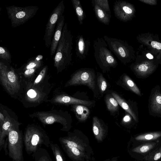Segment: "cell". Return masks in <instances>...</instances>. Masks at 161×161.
<instances>
[{
	"instance_id": "ab89813d",
	"label": "cell",
	"mask_w": 161,
	"mask_h": 161,
	"mask_svg": "<svg viewBox=\"0 0 161 161\" xmlns=\"http://www.w3.org/2000/svg\"><path fill=\"white\" fill-rule=\"evenodd\" d=\"M130 119V118L129 115H126L124 118L123 120L125 122H127L129 121Z\"/></svg>"
},
{
	"instance_id": "3957f363",
	"label": "cell",
	"mask_w": 161,
	"mask_h": 161,
	"mask_svg": "<svg viewBox=\"0 0 161 161\" xmlns=\"http://www.w3.org/2000/svg\"><path fill=\"white\" fill-rule=\"evenodd\" d=\"M95 58L103 72L115 68L118 62L111 51L108 48L106 42L102 38H98L93 45Z\"/></svg>"
},
{
	"instance_id": "7a4b0ae2",
	"label": "cell",
	"mask_w": 161,
	"mask_h": 161,
	"mask_svg": "<svg viewBox=\"0 0 161 161\" xmlns=\"http://www.w3.org/2000/svg\"><path fill=\"white\" fill-rule=\"evenodd\" d=\"M24 144L27 154L36 152L42 146L48 147L51 142L46 132L41 127L34 125L27 126L23 136Z\"/></svg>"
},
{
	"instance_id": "30bf717a",
	"label": "cell",
	"mask_w": 161,
	"mask_h": 161,
	"mask_svg": "<svg viewBox=\"0 0 161 161\" xmlns=\"http://www.w3.org/2000/svg\"><path fill=\"white\" fill-rule=\"evenodd\" d=\"M32 115L33 117H37L44 125L58 123L63 125L62 130H65L67 128V121L65 117L59 112H37Z\"/></svg>"
},
{
	"instance_id": "4dcf8cb0",
	"label": "cell",
	"mask_w": 161,
	"mask_h": 161,
	"mask_svg": "<svg viewBox=\"0 0 161 161\" xmlns=\"http://www.w3.org/2000/svg\"><path fill=\"white\" fill-rule=\"evenodd\" d=\"M0 58L7 61L10 60L11 58L10 53L6 47L0 46Z\"/></svg>"
},
{
	"instance_id": "5bb4252c",
	"label": "cell",
	"mask_w": 161,
	"mask_h": 161,
	"mask_svg": "<svg viewBox=\"0 0 161 161\" xmlns=\"http://www.w3.org/2000/svg\"><path fill=\"white\" fill-rule=\"evenodd\" d=\"M64 21V17L63 15L58 20L52 37L50 48L51 56L53 55L56 53L58 45L62 36L63 30L65 24Z\"/></svg>"
},
{
	"instance_id": "52a82bcc",
	"label": "cell",
	"mask_w": 161,
	"mask_h": 161,
	"mask_svg": "<svg viewBox=\"0 0 161 161\" xmlns=\"http://www.w3.org/2000/svg\"><path fill=\"white\" fill-rule=\"evenodd\" d=\"M95 74L93 69L85 68L80 69L74 73L65 86L84 85L94 90L96 87Z\"/></svg>"
},
{
	"instance_id": "cb8c5ba5",
	"label": "cell",
	"mask_w": 161,
	"mask_h": 161,
	"mask_svg": "<svg viewBox=\"0 0 161 161\" xmlns=\"http://www.w3.org/2000/svg\"><path fill=\"white\" fill-rule=\"evenodd\" d=\"M72 2L75 10L80 25L83 24V21L86 18V14L83 11L80 2L79 0H72Z\"/></svg>"
},
{
	"instance_id": "60d3db41",
	"label": "cell",
	"mask_w": 161,
	"mask_h": 161,
	"mask_svg": "<svg viewBox=\"0 0 161 161\" xmlns=\"http://www.w3.org/2000/svg\"><path fill=\"white\" fill-rule=\"evenodd\" d=\"M146 56L147 58L150 59H152L153 58V55L150 53H147L146 54Z\"/></svg>"
},
{
	"instance_id": "484cf974",
	"label": "cell",
	"mask_w": 161,
	"mask_h": 161,
	"mask_svg": "<svg viewBox=\"0 0 161 161\" xmlns=\"http://www.w3.org/2000/svg\"><path fill=\"white\" fill-rule=\"evenodd\" d=\"M50 146L55 161H65L62 151L57 144L51 142Z\"/></svg>"
},
{
	"instance_id": "d4e9b609",
	"label": "cell",
	"mask_w": 161,
	"mask_h": 161,
	"mask_svg": "<svg viewBox=\"0 0 161 161\" xmlns=\"http://www.w3.org/2000/svg\"><path fill=\"white\" fill-rule=\"evenodd\" d=\"M105 103L108 109L111 113L117 112L119 109V104L111 95H108L105 97Z\"/></svg>"
},
{
	"instance_id": "f1b7e54d",
	"label": "cell",
	"mask_w": 161,
	"mask_h": 161,
	"mask_svg": "<svg viewBox=\"0 0 161 161\" xmlns=\"http://www.w3.org/2000/svg\"><path fill=\"white\" fill-rule=\"evenodd\" d=\"M97 78L98 89L100 92L103 93L106 90L107 87L106 80L100 73H97Z\"/></svg>"
},
{
	"instance_id": "d6a6232c",
	"label": "cell",
	"mask_w": 161,
	"mask_h": 161,
	"mask_svg": "<svg viewBox=\"0 0 161 161\" xmlns=\"http://www.w3.org/2000/svg\"><path fill=\"white\" fill-rule=\"evenodd\" d=\"M47 68V66L46 65L42 69L35 80L34 85L37 84L42 80L45 75Z\"/></svg>"
},
{
	"instance_id": "7402d4cb",
	"label": "cell",
	"mask_w": 161,
	"mask_h": 161,
	"mask_svg": "<svg viewBox=\"0 0 161 161\" xmlns=\"http://www.w3.org/2000/svg\"><path fill=\"white\" fill-rule=\"evenodd\" d=\"M34 161H53L47 151L40 148L32 154Z\"/></svg>"
},
{
	"instance_id": "8fae6325",
	"label": "cell",
	"mask_w": 161,
	"mask_h": 161,
	"mask_svg": "<svg viewBox=\"0 0 161 161\" xmlns=\"http://www.w3.org/2000/svg\"><path fill=\"white\" fill-rule=\"evenodd\" d=\"M18 125L19 124L17 122L13 120L8 116H6L4 122L0 124V151L3 149L5 155H8V137L9 131L11 128Z\"/></svg>"
},
{
	"instance_id": "f546056e",
	"label": "cell",
	"mask_w": 161,
	"mask_h": 161,
	"mask_svg": "<svg viewBox=\"0 0 161 161\" xmlns=\"http://www.w3.org/2000/svg\"><path fill=\"white\" fill-rule=\"evenodd\" d=\"M103 10L111 15V11L108 0H93Z\"/></svg>"
},
{
	"instance_id": "5b68a950",
	"label": "cell",
	"mask_w": 161,
	"mask_h": 161,
	"mask_svg": "<svg viewBox=\"0 0 161 161\" xmlns=\"http://www.w3.org/2000/svg\"><path fill=\"white\" fill-rule=\"evenodd\" d=\"M39 9L36 6L6 7L7 14L13 28L23 25L33 17Z\"/></svg>"
},
{
	"instance_id": "74e56055",
	"label": "cell",
	"mask_w": 161,
	"mask_h": 161,
	"mask_svg": "<svg viewBox=\"0 0 161 161\" xmlns=\"http://www.w3.org/2000/svg\"><path fill=\"white\" fill-rule=\"evenodd\" d=\"M5 117L0 112V124H3L5 120Z\"/></svg>"
},
{
	"instance_id": "7c38bea8",
	"label": "cell",
	"mask_w": 161,
	"mask_h": 161,
	"mask_svg": "<svg viewBox=\"0 0 161 161\" xmlns=\"http://www.w3.org/2000/svg\"><path fill=\"white\" fill-rule=\"evenodd\" d=\"M130 4L121 0H116L113 6L115 17L120 21L126 22L132 16L133 11Z\"/></svg>"
},
{
	"instance_id": "4316f807",
	"label": "cell",
	"mask_w": 161,
	"mask_h": 161,
	"mask_svg": "<svg viewBox=\"0 0 161 161\" xmlns=\"http://www.w3.org/2000/svg\"><path fill=\"white\" fill-rule=\"evenodd\" d=\"M161 136V132H157L147 133L138 136L135 139L140 141H148L154 140Z\"/></svg>"
},
{
	"instance_id": "83f0119b",
	"label": "cell",
	"mask_w": 161,
	"mask_h": 161,
	"mask_svg": "<svg viewBox=\"0 0 161 161\" xmlns=\"http://www.w3.org/2000/svg\"><path fill=\"white\" fill-rule=\"evenodd\" d=\"M43 56L39 55L36 56L35 58L29 61L25 65L24 70L25 71L32 68H38L41 66L42 64V59Z\"/></svg>"
},
{
	"instance_id": "2e32d148",
	"label": "cell",
	"mask_w": 161,
	"mask_h": 161,
	"mask_svg": "<svg viewBox=\"0 0 161 161\" xmlns=\"http://www.w3.org/2000/svg\"><path fill=\"white\" fill-rule=\"evenodd\" d=\"M92 3L97 19L100 22L106 25L110 23L111 15L103 10L97 4L92 0Z\"/></svg>"
},
{
	"instance_id": "836d02e7",
	"label": "cell",
	"mask_w": 161,
	"mask_h": 161,
	"mask_svg": "<svg viewBox=\"0 0 161 161\" xmlns=\"http://www.w3.org/2000/svg\"><path fill=\"white\" fill-rule=\"evenodd\" d=\"M153 145L151 144H146L140 147L139 148H137L134 149V151L141 153H144L149 151L153 147Z\"/></svg>"
},
{
	"instance_id": "1f68e13d",
	"label": "cell",
	"mask_w": 161,
	"mask_h": 161,
	"mask_svg": "<svg viewBox=\"0 0 161 161\" xmlns=\"http://www.w3.org/2000/svg\"><path fill=\"white\" fill-rule=\"evenodd\" d=\"M39 93L34 89H29L27 92V96L28 99L30 101H34L38 99L40 95Z\"/></svg>"
},
{
	"instance_id": "d590c367",
	"label": "cell",
	"mask_w": 161,
	"mask_h": 161,
	"mask_svg": "<svg viewBox=\"0 0 161 161\" xmlns=\"http://www.w3.org/2000/svg\"><path fill=\"white\" fill-rule=\"evenodd\" d=\"M152 47L157 49H161V43L156 41H152L151 42Z\"/></svg>"
},
{
	"instance_id": "9c48e42d",
	"label": "cell",
	"mask_w": 161,
	"mask_h": 161,
	"mask_svg": "<svg viewBox=\"0 0 161 161\" xmlns=\"http://www.w3.org/2000/svg\"><path fill=\"white\" fill-rule=\"evenodd\" d=\"M65 9L64 1L60 2L50 14L46 24L44 37L45 45L47 47L50 46L55 27L59 18L63 15Z\"/></svg>"
},
{
	"instance_id": "603a6c76",
	"label": "cell",
	"mask_w": 161,
	"mask_h": 161,
	"mask_svg": "<svg viewBox=\"0 0 161 161\" xmlns=\"http://www.w3.org/2000/svg\"><path fill=\"white\" fill-rule=\"evenodd\" d=\"M134 69L137 75L143 77L151 74L153 70V68L152 65L147 64L137 65L135 67Z\"/></svg>"
},
{
	"instance_id": "ac0fdd59",
	"label": "cell",
	"mask_w": 161,
	"mask_h": 161,
	"mask_svg": "<svg viewBox=\"0 0 161 161\" xmlns=\"http://www.w3.org/2000/svg\"><path fill=\"white\" fill-rule=\"evenodd\" d=\"M150 108L153 112L157 114H161V93L159 90H156L152 95Z\"/></svg>"
},
{
	"instance_id": "e0dca14e",
	"label": "cell",
	"mask_w": 161,
	"mask_h": 161,
	"mask_svg": "<svg viewBox=\"0 0 161 161\" xmlns=\"http://www.w3.org/2000/svg\"><path fill=\"white\" fill-rule=\"evenodd\" d=\"M73 110L78 120L81 122L85 121L89 117L90 111L87 107L81 104H74Z\"/></svg>"
},
{
	"instance_id": "d6986e66",
	"label": "cell",
	"mask_w": 161,
	"mask_h": 161,
	"mask_svg": "<svg viewBox=\"0 0 161 161\" xmlns=\"http://www.w3.org/2000/svg\"><path fill=\"white\" fill-rule=\"evenodd\" d=\"M92 125L93 131L95 136L98 140H102L105 131L102 120L97 117L94 116L92 119Z\"/></svg>"
},
{
	"instance_id": "ffe728a7",
	"label": "cell",
	"mask_w": 161,
	"mask_h": 161,
	"mask_svg": "<svg viewBox=\"0 0 161 161\" xmlns=\"http://www.w3.org/2000/svg\"><path fill=\"white\" fill-rule=\"evenodd\" d=\"M123 84L126 88L137 95L141 96V93L136 84L127 75L124 74L122 75Z\"/></svg>"
},
{
	"instance_id": "e575fe53",
	"label": "cell",
	"mask_w": 161,
	"mask_h": 161,
	"mask_svg": "<svg viewBox=\"0 0 161 161\" xmlns=\"http://www.w3.org/2000/svg\"><path fill=\"white\" fill-rule=\"evenodd\" d=\"M37 69L38 68H34L27 69L24 71V75L25 76H30L34 74Z\"/></svg>"
},
{
	"instance_id": "277c9868",
	"label": "cell",
	"mask_w": 161,
	"mask_h": 161,
	"mask_svg": "<svg viewBox=\"0 0 161 161\" xmlns=\"http://www.w3.org/2000/svg\"><path fill=\"white\" fill-rule=\"evenodd\" d=\"M19 125L10 130L8 137V155L12 161H24L23 136L19 130Z\"/></svg>"
},
{
	"instance_id": "8d00e7d4",
	"label": "cell",
	"mask_w": 161,
	"mask_h": 161,
	"mask_svg": "<svg viewBox=\"0 0 161 161\" xmlns=\"http://www.w3.org/2000/svg\"><path fill=\"white\" fill-rule=\"evenodd\" d=\"M139 1L150 5H155L156 4V1L154 0H139Z\"/></svg>"
},
{
	"instance_id": "4fadbf2b",
	"label": "cell",
	"mask_w": 161,
	"mask_h": 161,
	"mask_svg": "<svg viewBox=\"0 0 161 161\" xmlns=\"http://www.w3.org/2000/svg\"><path fill=\"white\" fill-rule=\"evenodd\" d=\"M76 40V54L77 57L81 60L85 58L88 53L90 42V40L80 34Z\"/></svg>"
},
{
	"instance_id": "ba28073f",
	"label": "cell",
	"mask_w": 161,
	"mask_h": 161,
	"mask_svg": "<svg viewBox=\"0 0 161 161\" xmlns=\"http://www.w3.org/2000/svg\"><path fill=\"white\" fill-rule=\"evenodd\" d=\"M0 79L3 86L10 94H14L18 92L20 85L17 75L12 67L0 62Z\"/></svg>"
},
{
	"instance_id": "8992f818",
	"label": "cell",
	"mask_w": 161,
	"mask_h": 161,
	"mask_svg": "<svg viewBox=\"0 0 161 161\" xmlns=\"http://www.w3.org/2000/svg\"><path fill=\"white\" fill-rule=\"evenodd\" d=\"M110 50L124 64L130 62L132 57L131 47L124 41L115 38L104 36Z\"/></svg>"
},
{
	"instance_id": "f35d334b",
	"label": "cell",
	"mask_w": 161,
	"mask_h": 161,
	"mask_svg": "<svg viewBox=\"0 0 161 161\" xmlns=\"http://www.w3.org/2000/svg\"><path fill=\"white\" fill-rule=\"evenodd\" d=\"M161 157V153L159 152L156 154L154 157V159L157 161Z\"/></svg>"
},
{
	"instance_id": "44dd1931",
	"label": "cell",
	"mask_w": 161,
	"mask_h": 161,
	"mask_svg": "<svg viewBox=\"0 0 161 161\" xmlns=\"http://www.w3.org/2000/svg\"><path fill=\"white\" fill-rule=\"evenodd\" d=\"M111 95L117 100L119 104L126 112L130 114L135 121H137V117L127 102L119 95L115 92H112Z\"/></svg>"
},
{
	"instance_id": "6da1fadb",
	"label": "cell",
	"mask_w": 161,
	"mask_h": 161,
	"mask_svg": "<svg viewBox=\"0 0 161 161\" xmlns=\"http://www.w3.org/2000/svg\"><path fill=\"white\" fill-rule=\"evenodd\" d=\"M73 36L65 23L62 36L54 57V66L58 72H61L70 64L72 61Z\"/></svg>"
},
{
	"instance_id": "9a60e30c",
	"label": "cell",
	"mask_w": 161,
	"mask_h": 161,
	"mask_svg": "<svg viewBox=\"0 0 161 161\" xmlns=\"http://www.w3.org/2000/svg\"><path fill=\"white\" fill-rule=\"evenodd\" d=\"M53 102L63 104H81L88 107L92 106L93 104L92 101L80 100L64 94L56 96L53 100Z\"/></svg>"
}]
</instances>
